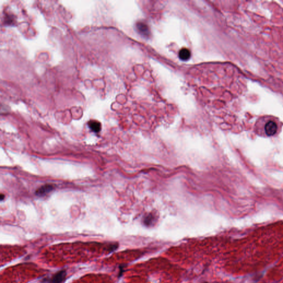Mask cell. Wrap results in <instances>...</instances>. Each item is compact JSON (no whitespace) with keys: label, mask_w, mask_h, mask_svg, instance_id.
Wrapping results in <instances>:
<instances>
[{"label":"cell","mask_w":283,"mask_h":283,"mask_svg":"<svg viewBox=\"0 0 283 283\" xmlns=\"http://www.w3.org/2000/svg\"><path fill=\"white\" fill-rule=\"evenodd\" d=\"M265 132L268 136H274L276 133L278 126L275 122L273 121H269L266 122L265 125Z\"/></svg>","instance_id":"6da1fadb"},{"label":"cell","mask_w":283,"mask_h":283,"mask_svg":"<svg viewBox=\"0 0 283 283\" xmlns=\"http://www.w3.org/2000/svg\"><path fill=\"white\" fill-rule=\"evenodd\" d=\"M66 275L65 270L58 271L50 278L49 283H62L65 279Z\"/></svg>","instance_id":"7a4b0ae2"},{"label":"cell","mask_w":283,"mask_h":283,"mask_svg":"<svg viewBox=\"0 0 283 283\" xmlns=\"http://www.w3.org/2000/svg\"><path fill=\"white\" fill-rule=\"evenodd\" d=\"M54 189V186L52 184H45L41 186L36 191V194L39 196H43L50 193Z\"/></svg>","instance_id":"3957f363"},{"label":"cell","mask_w":283,"mask_h":283,"mask_svg":"<svg viewBox=\"0 0 283 283\" xmlns=\"http://www.w3.org/2000/svg\"><path fill=\"white\" fill-rule=\"evenodd\" d=\"M88 125L89 128L96 133L99 132L101 129V124L96 120H91L88 122Z\"/></svg>","instance_id":"277c9868"},{"label":"cell","mask_w":283,"mask_h":283,"mask_svg":"<svg viewBox=\"0 0 283 283\" xmlns=\"http://www.w3.org/2000/svg\"><path fill=\"white\" fill-rule=\"evenodd\" d=\"M179 57L181 60L187 61L190 58V51L187 48H183L179 52Z\"/></svg>","instance_id":"5b68a950"},{"label":"cell","mask_w":283,"mask_h":283,"mask_svg":"<svg viewBox=\"0 0 283 283\" xmlns=\"http://www.w3.org/2000/svg\"><path fill=\"white\" fill-rule=\"evenodd\" d=\"M137 28L139 33L143 36H148L149 35V30L148 27L144 23L139 22L137 24Z\"/></svg>","instance_id":"8992f818"},{"label":"cell","mask_w":283,"mask_h":283,"mask_svg":"<svg viewBox=\"0 0 283 283\" xmlns=\"http://www.w3.org/2000/svg\"><path fill=\"white\" fill-rule=\"evenodd\" d=\"M153 220V217L152 216H150V215L148 216L145 218V220H144V223H145L146 225H149V224L152 223Z\"/></svg>","instance_id":"52a82bcc"},{"label":"cell","mask_w":283,"mask_h":283,"mask_svg":"<svg viewBox=\"0 0 283 283\" xmlns=\"http://www.w3.org/2000/svg\"><path fill=\"white\" fill-rule=\"evenodd\" d=\"M3 197H4V196H3V194H2V195H1V200H3Z\"/></svg>","instance_id":"ba28073f"},{"label":"cell","mask_w":283,"mask_h":283,"mask_svg":"<svg viewBox=\"0 0 283 283\" xmlns=\"http://www.w3.org/2000/svg\"></svg>","instance_id":"9c48e42d"}]
</instances>
